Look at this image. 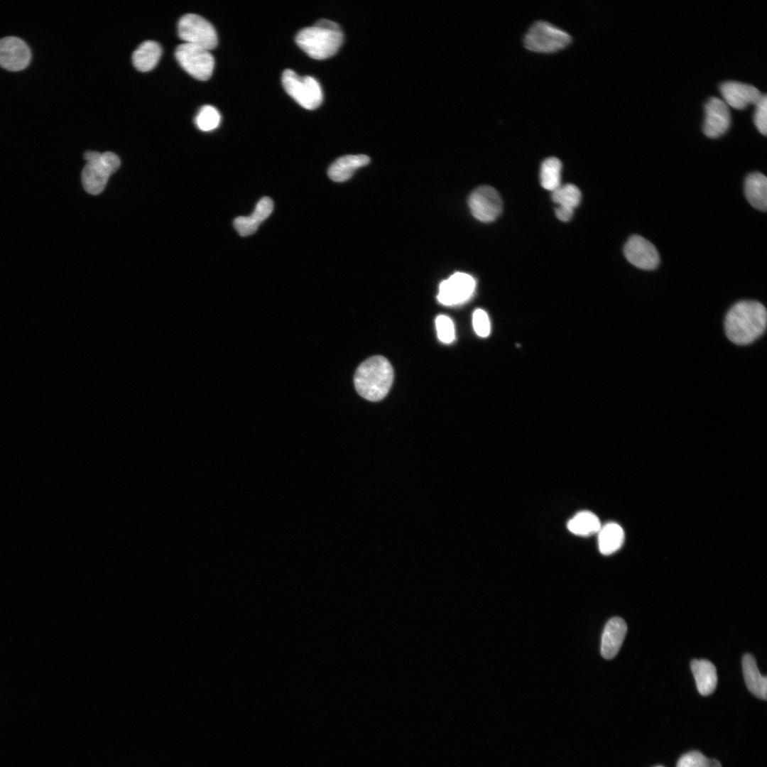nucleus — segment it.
<instances>
[{
  "mask_svg": "<svg viewBox=\"0 0 767 767\" xmlns=\"http://www.w3.org/2000/svg\"><path fill=\"white\" fill-rule=\"evenodd\" d=\"M767 312L764 305L756 300H741L727 312L724 329L727 337L738 345L754 342L765 332Z\"/></svg>",
  "mask_w": 767,
  "mask_h": 767,
  "instance_id": "nucleus-1",
  "label": "nucleus"
},
{
  "mask_svg": "<svg viewBox=\"0 0 767 767\" xmlns=\"http://www.w3.org/2000/svg\"><path fill=\"white\" fill-rule=\"evenodd\" d=\"M295 42L310 57L324 60L339 50L343 42V33L337 23L323 18L312 26L301 29L295 36Z\"/></svg>",
  "mask_w": 767,
  "mask_h": 767,
  "instance_id": "nucleus-2",
  "label": "nucleus"
},
{
  "mask_svg": "<svg viewBox=\"0 0 767 767\" xmlns=\"http://www.w3.org/2000/svg\"><path fill=\"white\" fill-rule=\"evenodd\" d=\"M393 379V368L382 356H374L362 362L354 377L357 393L370 401L383 399L388 393Z\"/></svg>",
  "mask_w": 767,
  "mask_h": 767,
  "instance_id": "nucleus-3",
  "label": "nucleus"
},
{
  "mask_svg": "<svg viewBox=\"0 0 767 767\" xmlns=\"http://www.w3.org/2000/svg\"><path fill=\"white\" fill-rule=\"evenodd\" d=\"M87 161L82 171V183L89 194L98 195L104 189L109 177L120 166V160L114 153H99L88 151L85 153Z\"/></svg>",
  "mask_w": 767,
  "mask_h": 767,
  "instance_id": "nucleus-4",
  "label": "nucleus"
},
{
  "mask_svg": "<svg viewBox=\"0 0 767 767\" xmlns=\"http://www.w3.org/2000/svg\"><path fill=\"white\" fill-rule=\"evenodd\" d=\"M571 41L572 37L567 32L545 21L534 22L523 38L526 48L542 53L557 51Z\"/></svg>",
  "mask_w": 767,
  "mask_h": 767,
  "instance_id": "nucleus-5",
  "label": "nucleus"
},
{
  "mask_svg": "<svg viewBox=\"0 0 767 767\" xmlns=\"http://www.w3.org/2000/svg\"><path fill=\"white\" fill-rule=\"evenodd\" d=\"M285 92L300 106L315 109L322 102L323 94L320 83L311 76H299L295 71L287 69L281 77Z\"/></svg>",
  "mask_w": 767,
  "mask_h": 767,
  "instance_id": "nucleus-6",
  "label": "nucleus"
},
{
  "mask_svg": "<svg viewBox=\"0 0 767 767\" xmlns=\"http://www.w3.org/2000/svg\"><path fill=\"white\" fill-rule=\"evenodd\" d=\"M179 37L185 43L201 47L210 51L217 45V35L212 24L205 18L195 13L183 16L178 25Z\"/></svg>",
  "mask_w": 767,
  "mask_h": 767,
  "instance_id": "nucleus-7",
  "label": "nucleus"
},
{
  "mask_svg": "<svg viewBox=\"0 0 767 767\" xmlns=\"http://www.w3.org/2000/svg\"><path fill=\"white\" fill-rule=\"evenodd\" d=\"M175 55L180 66L192 77L199 80L211 77L214 59L210 50L184 43L177 47Z\"/></svg>",
  "mask_w": 767,
  "mask_h": 767,
  "instance_id": "nucleus-8",
  "label": "nucleus"
},
{
  "mask_svg": "<svg viewBox=\"0 0 767 767\" xmlns=\"http://www.w3.org/2000/svg\"><path fill=\"white\" fill-rule=\"evenodd\" d=\"M468 205L477 219L491 222L500 215L503 203L499 192L494 187L482 185L472 192L468 198Z\"/></svg>",
  "mask_w": 767,
  "mask_h": 767,
  "instance_id": "nucleus-9",
  "label": "nucleus"
},
{
  "mask_svg": "<svg viewBox=\"0 0 767 767\" xmlns=\"http://www.w3.org/2000/svg\"><path fill=\"white\" fill-rule=\"evenodd\" d=\"M475 288L476 281L471 275L456 272L440 284L437 298L445 305L460 304L472 297Z\"/></svg>",
  "mask_w": 767,
  "mask_h": 767,
  "instance_id": "nucleus-10",
  "label": "nucleus"
},
{
  "mask_svg": "<svg viewBox=\"0 0 767 767\" xmlns=\"http://www.w3.org/2000/svg\"><path fill=\"white\" fill-rule=\"evenodd\" d=\"M31 51L21 38L10 36L0 39V66L9 71L17 72L27 67L31 60Z\"/></svg>",
  "mask_w": 767,
  "mask_h": 767,
  "instance_id": "nucleus-11",
  "label": "nucleus"
},
{
  "mask_svg": "<svg viewBox=\"0 0 767 767\" xmlns=\"http://www.w3.org/2000/svg\"><path fill=\"white\" fill-rule=\"evenodd\" d=\"M624 254L629 263L643 270H653L660 263L656 246L640 235L629 237L624 245Z\"/></svg>",
  "mask_w": 767,
  "mask_h": 767,
  "instance_id": "nucleus-12",
  "label": "nucleus"
},
{
  "mask_svg": "<svg viewBox=\"0 0 767 767\" xmlns=\"http://www.w3.org/2000/svg\"><path fill=\"white\" fill-rule=\"evenodd\" d=\"M730 125L729 106L720 98L710 97L705 104L704 134L709 138H716L725 134Z\"/></svg>",
  "mask_w": 767,
  "mask_h": 767,
  "instance_id": "nucleus-13",
  "label": "nucleus"
},
{
  "mask_svg": "<svg viewBox=\"0 0 767 767\" xmlns=\"http://www.w3.org/2000/svg\"><path fill=\"white\" fill-rule=\"evenodd\" d=\"M723 100L729 107L743 109L756 104L762 94L754 86L737 81H726L719 86Z\"/></svg>",
  "mask_w": 767,
  "mask_h": 767,
  "instance_id": "nucleus-14",
  "label": "nucleus"
},
{
  "mask_svg": "<svg viewBox=\"0 0 767 767\" xmlns=\"http://www.w3.org/2000/svg\"><path fill=\"white\" fill-rule=\"evenodd\" d=\"M626 631V624L620 617H614L606 623L601 641V654L603 658L611 659L616 656L623 643Z\"/></svg>",
  "mask_w": 767,
  "mask_h": 767,
  "instance_id": "nucleus-15",
  "label": "nucleus"
},
{
  "mask_svg": "<svg viewBox=\"0 0 767 767\" xmlns=\"http://www.w3.org/2000/svg\"><path fill=\"white\" fill-rule=\"evenodd\" d=\"M273 202L270 197H263L257 203L254 212L249 217H238L234 220V226L242 236L254 233L260 224L271 214Z\"/></svg>",
  "mask_w": 767,
  "mask_h": 767,
  "instance_id": "nucleus-16",
  "label": "nucleus"
},
{
  "mask_svg": "<svg viewBox=\"0 0 767 767\" xmlns=\"http://www.w3.org/2000/svg\"><path fill=\"white\" fill-rule=\"evenodd\" d=\"M370 158L364 154L347 155L337 158L330 166L327 174L335 182H344L349 180L359 168L366 165Z\"/></svg>",
  "mask_w": 767,
  "mask_h": 767,
  "instance_id": "nucleus-17",
  "label": "nucleus"
},
{
  "mask_svg": "<svg viewBox=\"0 0 767 767\" xmlns=\"http://www.w3.org/2000/svg\"><path fill=\"white\" fill-rule=\"evenodd\" d=\"M552 192L553 201L557 205L555 214L562 218L572 217L581 200L579 188L573 184L561 185Z\"/></svg>",
  "mask_w": 767,
  "mask_h": 767,
  "instance_id": "nucleus-18",
  "label": "nucleus"
},
{
  "mask_svg": "<svg viewBox=\"0 0 767 767\" xmlns=\"http://www.w3.org/2000/svg\"><path fill=\"white\" fill-rule=\"evenodd\" d=\"M690 668L698 692L703 696L712 694L717 684V670L707 660H692Z\"/></svg>",
  "mask_w": 767,
  "mask_h": 767,
  "instance_id": "nucleus-19",
  "label": "nucleus"
},
{
  "mask_svg": "<svg viewBox=\"0 0 767 767\" xmlns=\"http://www.w3.org/2000/svg\"><path fill=\"white\" fill-rule=\"evenodd\" d=\"M744 194L752 207L761 211H766L767 178L765 175L759 172H754L748 175L744 182Z\"/></svg>",
  "mask_w": 767,
  "mask_h": 767,
  "instance_id": "nucleus-20",
  "label": "nucleus"
},
{
  "mask_svg": "<svg viewBox=\"0 0 767 767\" xmlns=\"http://www.w3.org/2000/svg\"><path fill=\"white\" fill-rule=\"evenodd\" d=\"M742 668L744 680L748 690L756 697L766 700L767 697V680L763 676L758 668L754 657L750 654H745L742 659Z\"/></svg>",
  "mask_w": 767,
  "mask_h": 767,
  "instance_id": "nucleus-21",
  "label": "nucleus"
},
{
  "mask_svg": "<svg viewBox=\"0 0 767 767\" xmlns=\"http://www.w3.org/2000/svg\"><path fill=\"white\" fill-rule=\"evenodd\" d=\"M597 533L599 550L604 555L616 552L624 542V531L616 523H608L601 526Z\"/></svg>",
  "mask_w": 767,
  "mask_h": 767,
  "instance_id": "nucleus-22",
  "label": "nucleus"
},
{
  "mask_svg": "<svg viewBox=\"0 0 767 767\" xmlns=\"http://www.w3.org/2000/svg\"><path fill=\"white\" fill-rule=\"evenodd\" d=\"M162 53L160 44L153 40L141 43L132 55V62L136 69L141 72L151 70L157 65Z\"/></svg>",
  "mask_w": 767,
  "mask_h": 767,
  "instance_id": "nucleus-23",
  "label": "nucleus"
},
{
  "mask_svg": "<svg viewBox=\"0 0 767 767\" xmlns=\"http://www.w3.org/2000/svg\"><path fill=\"white\" fill-rule=\"evenodd\" d=\"M601 526L597 515L588 511L578 512L567 522V529L572 533L584 537L598 533Z\"/></svg>",
  "mask_w": 767,
  "mask_h": 767,
  "instance_id": "nucleus-24",
  "label": "nucleus"
},
{
  "mask_svg": "<svg viewBox=\"0 0 767 767\" xmlns=\"http://www.w3.org/2000/svg\"><path fill=\"white\" fill-rule=\"evenodd\" d=\"M562 163L555 157H549L543 161L540 167V183L546 190L554 191L561 185Z\"/></svg>",
  "mask_w": 767,
  "mask_h": 767,
  "instance_id": "nucleus-25",
  "label": "nucleus"
},
{
  "mask_svg": "<svg viewBox=\"0 0 767 767\" xmlns=\"http://www.w3.org/2000/svg\"><path fill=\"white\" fill-rule=\"evenodd\" d=\"M220 121L219 111L212 105L202 107L195 119L196 126L202 131H210L217 129Z\"/></svg>",
  "mask_w": 767,
  "mask_h": 767,
  "instance_id": "nucleus-26",
  "label": "nucleus"
},
{
  "mask_svg": "<svg viewBox=\"0 0 767 767\" xmlns=\"http://www.w3.org/2000/svg\"><path fill=\"white\" fill-rule=\"evenodd\" d=\"M677 767H722V765L717 760L707 758L700 752L694 751L682 755Z\"/></svg>",
  "mask_w": 767,
  "mask_h": 767,
  "instance_id": "nucleus-27",
  "label": "nucleus"
},
{
  "mask_svg": "<svg viewBox=\"0 0 767 767\" xmlns=\"http://www.w3.org/2000/svg\"><path fill=\"white\" fill-rule=\"evenodd\" d=\"M435 325L439 339L446 344L455 339V327L452 320L444 315H440L435 320Z\"/></svg>",
  "mask_w": 767,
  "mask_h": 767,
  "instance_id": "nucleus-28",
  "label": "nucleus"
},
{
  "mask_svg": "<svg viewBox=\"0 0 767 767\" xmlns=\"http://www.w3.org/2000/svg\"><path fill=\"white\" fill-rule=\"evenodd\" d=\"M766 113L767 99L766 94H762L761 99L755 104L754 121L758 131L763 135H766Z\"/></svg>",
  "mask_w": 767,
  "mask_h": 767,
  "instance_id": "nucleus-29",
  "label": "nucleus"
},
{
  "mask_svg": "<svg viewBox=\"0 0 767 767\" xmlns=\"http://www.w3.org/2000/svg\"><path fill=\"white\" fill-rule=\"evenodd\" d=\"M472 323L475 332L477 335L487 337L491 330V325L489 317L482 309H477L472 317Z\"/></svg>",
  "mask_w": 767,
  "mask_h": 767,
  "instance_id": "nucleus-30",
  "label": "nucleus"
},
{
  "mask_svg": "<svg viewBox=\"0 0 767 767\" xmlns=\"http://www.w3.org/2000/svg\"><path fill=\"white\" fill-rule=\"evenodd\" d=\"M656 767H662V766H656Z\"/></svg>",
  "mask_w": 767,
  "mask_h": 767,
  "instance_id": "nucleus-31",
  "label": "nucleus"
}]
</instances>
